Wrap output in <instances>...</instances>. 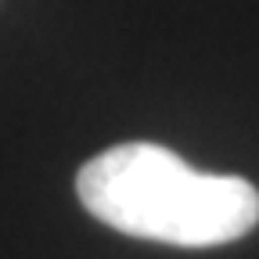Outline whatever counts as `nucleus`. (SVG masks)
I'll use <instances>...</instances> for the list:
<instances>
[{
  "label": "nucleus",
  "instance_id": "obj_1",
  "mask_svg": "<svg viewBox=\"0 0 259 259\" xmlns=\"http://www.w3.org/2000/svg\"><path fill=\"white\" fill-rule=\"evenodd\" d=\"M76 194L112 231L177 248L227 245L259 223L255 184L198 173L151 141H126L83 162Z\"/></svg>",
  "mask_w": 259,
  "mask_h": 259
}]
</instances>
